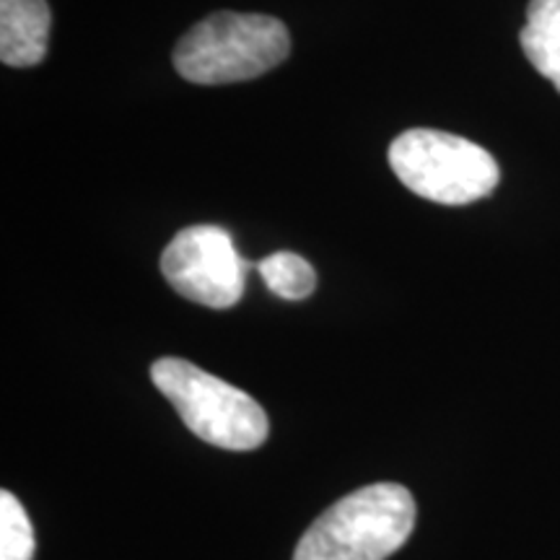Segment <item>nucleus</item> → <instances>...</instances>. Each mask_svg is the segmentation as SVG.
I'll return each mask as SVG.
<instances>
[{
  "instance_id": "obj_4",
  "label": "nucleus",
  "mask_w": 560,
  "mask_h": 560,
  "mask_svg": "<svg viewBox=\"0 0 560 560\" xmlns=\"http://www.w3.org/2000/svg\"><path fill=\"white\" fill-rule=\"evenodd\" d=\"M389 166L410 192L439 206H470L488 198L501 179L482 145L431 128L405 130L392 140Z\"/></svg>"
},
{
  "instance_id": "obj_6",
  "label": "nucleus",
  "mask_w": 560,
  "mask_h": 560,
  "mask_svg": "<svg viewBox=\"0 0 560 560\" xmlns=\"http://www.w3.org/2000/svg\"><path fill=\"white\" fill-rule=\"evenodd\" d=\"M47 0H0V60L11 68L39 66L50 45Z\"/></svg>"
},
{
  "instance_id": "obj_1",
  "label": "nucleus",
  "mask_w": 560,
  "mask_h": 560,
  "mask_svg": "<svg viewBox=\"0 0 560 560\" xmlns=\"http://www.w3.org/2000/svg\"><path fill=\"white\" fill-rule=\"evenodd\" d=\"M285 24L265 13L215 11L195 24L174 47V68L200 86L252 81L289 58Z\"/></svg>"
},
{
  "instance_id": "obj_10",
  "label": "nucleus",
  "mask_w": 560,
  "mask_h": 560,
  "mask_svg": "<svg viewBox=\"0 0 560 560\" xmlns=\"http://www.w3.org/2000/svg\"><path fill=\"white\" fill-rule=\"evenodd\" d=\"M527 30L560 50V0H529Z\"/></svg>"
},
{
  "instance_id": "obj_5",
  "label": "nucleus",
  "mask_w": 560,
  "mask_h": 560,
  "mask_svg": "<svg viewBox=\"0 0 560 560\" xmlns=\"http://www.w3.org/2000/svg\"><path fill=\"white\" fill-rule=\"evenodd\" d=\"M161 272L179 296L208 310H231L244 293L247 262L221 226L182 229L161 255Z\"/></svg>"
},
{
  "instance_id": "obj_3",
  "label": "nucleus",
  "mask_w": 560,
  "mask_h": 560,
  "mask_svg": "<svg viewBox=\"0 0 560 560\" xmlns=\"http://www.w3.org/2000/svg\"><path fill=\"white\" fill-rule=\"evenodd\" d=\"M151 380L195 436L229 452H252L268 439V416L247 392L185 359H159Z\"/></svg>"
},
{
  "instance_id": "obj_7",
  "label": "nucleus",
  "mask_w": 560,
  "mask_h": 560,
  "mask_svg": "<svg viewBox=\"0 0 560 560\" xmlns=\"http://www.w3.org/2000/svg\"><path fill=\"white\" fill-rule=\"evenodd\" d=\"M257 270L265 280V285L285 301L310 299L317 289V272L301 255L293 252H276L257 262Z\"/></svg>"
},
{
  "instance_id": "obj_9",
  "label": "nucleus",
  "mask_w": 560,
  "mask_h": 560,
  "mask_svg": "<svg viewBox=\"0 0 560 560\" xmlns=\"http://www.w3.org/2000/svg\"><path fill=\"white\" fill-rule=\"evenodd\" d=\"M520 42L524 55H527V60L535 66L537 73H540L542 79H548L552 86L560 91V50L548 45V42H542L535 32H529L527 26L522 30Z\"/></svg>"
},
{
  "instance_id": "obj_2",
  "label": "nucleus",
  "mask_w": 560,
  "mask_h": 560,
  "mask_svg": "<svg viewBox=\"0 0 560 560\" xmlns=\"http://www.w3.org/2000/svg\"><path fill=\"white\" fill-rule=\"evenodd\" d=\"M416 501L397 482H376L332 503L301 537L293 560H384L408 542Z\"/></svg>"
},
{
  "instance_id": "obj_8",
  "label": "nucleus",
  "mask_w": 560,
  "mask_h": 560,
  "mask_svg": "<svg viewBox=\"0 0 560 560\" xmlns=\"http://www.w3.org/2000/svg\"><path fill=\"white\" fill-rule=\"evenodd\" d=\"M34 529L24 506L9 490L0 493V560H32Z\"/></svg>"
}]
</instances>
